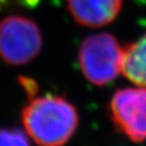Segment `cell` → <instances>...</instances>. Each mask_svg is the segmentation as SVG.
<instances>
[{"label": "cell", "instance_id": "obj_1", "mask_svg": "<svg viewBox=\"0 0 146 146\" xmlns=\"http://www.w3.org/2000/svg\"><path fill=\"white\" fill-rule=\"evenodd\" d=\"M21 117L27 134L39 146H64L79 124L75 106L58 94L33 98Z\"/></svg>", "mask_w": 146, "mask_h": 146}, {"label": "cell", "instance_id": "obj_2", "mask_svg": "<svg viewBox=\"0 0 146 146\" xmlns=\"http://www.w3.org/2000/svg\"><path fill=\"white\" fill-rule=\"evenodd\" d=\"M124 48L108 33L88 36L78 51L82 74L92 84L105 86L112 83L123 69Z\"/></svg>", "mask_w": 146, "mask_h": 146}, {"label": "cell", "instance_id": "obj_3", "mask_svg": "<svg viewBox=\"0 0 146 146\" xmlns=\"http://www.w3.org/2000/svg\"><path fill=\"white\" fill-rule=\"evenodd\" d=\"M43 36L36 23L23 15H8L0 21V58L7 65L21 66L40 54Z\"/></svg>", "mask_w": 146, "mask_h": 146}, {"label": "cell", "instance_id": "obj_4", "mask_svg": "<svg viewBox=\"0 0 146 146\" xmlns=\"http://www.w3.org/2000/svg\"><path fill=\"white\" fill-rule=\"evenodd\" d=\"M113 123L133 142L146 140V87H125L116 90L109 104Z\"/></svg>", "mask_w": 146, "mask_h": 146}, {"label": "cell", "instance_id": "obj_5", "mask_svg": "<svg viewBox=\"0 0 146 146\" xmlns=\"http://www.w3.org/2000/svg\"><path fill=\"white\" fill-rule=\"evenodd\" d=\"M66 4L75 23L98 29L110 25L118 17L123 0H66Z\"/></svg>", "mask_w": 146, "mask_h": 146}, {"label": "cell", "instance_id": "obj_6", "mask_svg": "<svg viewBox=\"0 0 146 146\" xmlns=\"http://www.w3.org/2000/svg\"><path fill=\"white\" fill-rule=\"evenodd\" d=\"M122 72L133 83L146 87V32L124 48Z\"/></svg>", "mask_w": 146, "mask_h": 146}, {"label": "cell", "instance_id": "obj_7", "mask_svg": "<svg viewBox=\"0 0 146 146\" xmlns=\"http://www.w3.org/2000/svg\"><path fill=\"white\" fill-rule=\"evenodd\" d=\"M0 146H32L27 136L19 129H0Z\"/></svg>", "mask_w": 146, "mask_h": 146}, {"label": "cell", "instance_id": "obj_8", "mask_svg": "<svg viewBox=\"0 0 146 146\" xmlns=\"http://www.w3.org/2000/svg\"><path fill=\"white\" fill-rule=\"evenodd\" d=\"M40 0H0V11L11 8H33L38 5Z\"/></svg>", "mask_w": 146, "mask_h": 146}, {"label": "cell", "instance_id": "obj_9", "mask_svg": "<svg viewBox=\"0 0 146 146\" xmlns=\"http://www.w3.org/2000/svg\"><path fill=\"white\" fill-rule=\"evenodd\" d=\"M19 82L23 84V88L25 89V92H27L31 98H32V96L35 98V94H36V89H38L36 82H35L34 80L29 79V78H27V77H23L21 80H19Z\"/></svg>", "mask_w": 146, "mask_h": 146}]
</instances>
